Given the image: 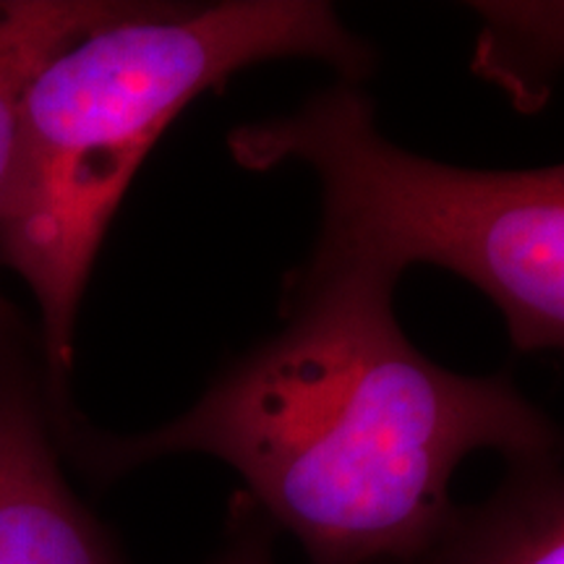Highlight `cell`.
<instances>
[{"label":"cell","instance_id":"52a82bcc","mask_svg":"<svg viewBox=\"0 0 564 564\" xmlns=\"http://www.w3.org/2000/svg\"><path fill=\"white\" fill-rule=\"evenodd\" d=\"M274 525L241 491L232 499L223 544L207 564H274Z\"/></svg>","mask_w":564,"mask_h":564},{"label":"cell","instance_id":"6da1fadb","mask_svg":"<svg viewBox=\"0 0 564 564\" xmlns=\"http://www.w3.org/2000/svg\"><path fill=\"white\" fill-rule=\"evenodd\" d=\"M394 282L303 267L288 324L217 373L196 403L144 434L55 436L97 478L171 455L230 465L243 494L312 564H405L453 512L465 457L560 453V432L507 373L429 361L392 312Z\"/></svg>","mask_w":564,"mask_h":564},{"label":"cell","instance_id":"5b68a950","mask_svg":"<svg viewBox=\"0 0 564 564\" xmlns=\"http://www.w3.org/2000/svg\"><path fill=\"white\" fill-rule=\"evenodd\" d=\"M405 564H564L560 453L507 460L484 502L453 507Z\"/></svg>","mask_w":564,"mask_h":564},{"label":"cell","instance_id":"277c9868","mask_svg":"<svg viewBox=\"0 0 564 564\" xmlns=\"http://www.w3.org/2000/svg\"><path fill=\"white\" fill-rule=\"evenodd\" d=\"M0 564H123L66 481L26 348L0 356Z\"/></svg>","mask_w":564,"mask_h":564},{"label":"cell","instance_id":"8992f818","mask_svg":"<svg viewBox=\"0 0 564 564\" xmlns=\"http://www.w3.org/2000/svg\"><path fill=\"white\" fill-rule=\"evenodd\" d=\"M133 3L137 0H0V196L26 84L68 42L123 17ZM26 337L24 319L0 291V356L30 348Z\"/></svg>","mask_w":564,"mask_h":564},{"label":"cell","instance_id":"7a4b0ae2","mask_svg":"<svg viewBox=\"0 0 564 564\" xmlns=\"http://www.w3.org/2000/svg\"><path fill=\"white\" fill-rule=\"evenodd\" d=\"M278 58L322 61L348 84L377 66L371 42L324 0H137L26 84L0 196V264L37 301L53 429L76 419V316L141 162L196 97Z\"/></svg>","mask_w":564,"mask_h":564},{"label":"cell","instance_id":"3957f363","mask_svg":"<svg viewBox=\"0 0 564 564\" xmlns=\"http://www.w3.org/2000/svg\"><path fill=\"white\" fill-rule=\"evenodd\" d=\"M361 84L337 79L288 116L228 133L246 171L303 162L322 183L308 270L371 272L398 285L413 264L474 282L514 350L564 343V171H465L403 152L377 129Z\"/></svg>","mask_w":564,"mask_h":564}]
</instances>
